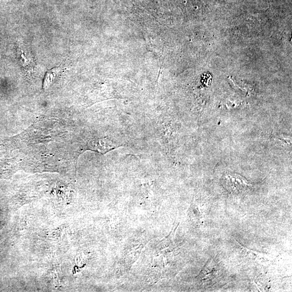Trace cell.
Here are the masks:
<instances>
[{
    "label": "cell",
    "instance_id": "6da1fadb",
    "mask_svg": "<svg viewBox=\"0 0 292 292\" xmlns=\"http://www.w3.org/2000/svg\"><path fill=\"white\" fill-rule=\"evenodd\" d=\"M226 180V186L228 188L230 192H239L247 188L248 186H250L244 178L239 175L234 176L231 175H227L225 177Z\"/></svg>",
    "mask_w": 292,
    "mask_h": 292
},
{
    "label": "cell",
    "instance_id": "3957f363",
    "mask_svg": "<svg viewBox=\"0 0 292 292\" xmlns=\"http://www.w3.org/2000/svg\"><path fill=\"white\" fill-rule=\"evenodd\" d=\"M61 71V67H56L48 70L46 75L44 81V88H47L52 84V81Z\"/></svg>",
    "mask_w": 292,
    "mask_h": 292
},
{
    "label": "cell",
    "instance_id": "7a4b0ae2",
    "mask_svg": "<svg viewBox=\"0 0 292 292\" xmlns=\"http://www.w3.org/2000/svg\"><path fill=\"white\" fill-rule=\"evenodd\" d=\"M237 242L241 247L242 249H243V250H244L247 256L249 258L253 260V261H256L259 262H266L269 261V258H268L266 257L263 256V255H261L259 253H257L256 252V251L251 250L247 248H245V247L242 246L238 241H237Z\"/></svg>",
    "mask_w": 292,
    "mask_h": 292
}]
</instances>
